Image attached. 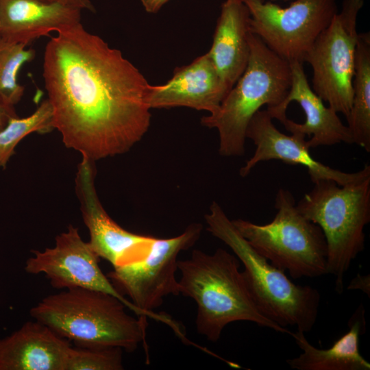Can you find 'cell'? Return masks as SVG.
<instances>
[{"mask_svg":"<svg viewBox=\"0 0 370 370\" xmlns=\"http://www.w3.org/2000/svg\"><path fill=\"white\" fill-rule=\"evenodd\" d=\"M46 45L42 76L54 129L95 161L128 151L147 132L151 84L119 49L81 23Z\"/></svg>","mask_w":370,"mask_h":370,"instance_id":"cell-1","label":"cell"},{"mask_svg":"<svg viewBox=\"0 0 370 370\" xmlns=\"http://www.w3.org/2000/svg\"><path fill=\"white\" fill-rule=\"evenodd\" d=\"M239 267L238 258L221 248L212 254L195 249L189 259L177 261L180 294L197 304V332L214 343L227 325L245 321L291 334L259 310Z\"/></svg>","mask_w":370,"mask_h":370,"instance_id":"cell-2","label":"cell"},{"mask_svg":"<svg viewBox=\"0 0 370 370\" xmlns=\"http://www.w3.org/2000/svg\"><path fill=\"white\" fill-rule=\"evenodd\" d=\"M116 297L99 291L72 288L46 296L31 317L61 337L82 347H120L147 352V318H135Z\"/></svg>","mask_w":370,"mask_h":370,"instance_id":"cell-3","label":"cell"},{"mask_svg":"<svg viewBox=\"0 0 370 370\" xmlns=\"http://www.w3.org/2000/svg\"><path fill=\"white\" fill-rule=\"evenodd\" d=\"M205 220L208 231L227 245L243 264L247 285L262 314L284 328L293 326L304 333L312 330L320 306L319 291L295 284L284 271L258 253L217 202L212 203Z\"/></svg>","mask_w":370,"mask_h":370,"instance_id":"cell-4","label":"cell"},{"mask_svg":"<svg viewBox=\"0 0 370 370\" xmlns=\"http://www.w3.org/2000/svg\"><path fill=\"white\" fill-rule=\"evenodd\" d=\"M296 204L299 212L321 229L327 244L328 274L335 277V290L344 289L343 278L365 248V227L370 221V171L344 185L321 180Z\"/></svg>","mask_w":370,"mask_h":370,"instance_id":"cell-5","label":"cell"},{"mask_svg":"<svg viewBox=\"0 0 370 370\" xmlns=\"http://www.w3.org/2000/svg\"><path fill=\"white\" fill-rule=\"evenodd\" d=\"M248 39L250 56L246 69L219 109L201 120L203 125L217 130L219 153L223 156L244 153L246 131L254 115L263 106H279L291 85L290 63L269 49L251 32Z\"/></svg>","mask_w":370,"mask_h":370,"instance_id":"cell-6","label":"cell"},{"mask_svg":"<svg viewBox=\"0 0 370 370\" xmlns=\"http://www.w3.org/2000/svg\"><path fill=\"white\" fill-rule=\"evenodd\" d=\"M275 208L277 212L268 223L242 219L232 223L258 253L292 278L328 274L327 244L320 227L299 212L288 190H278Z\"/></svg>","mask_w":370,"mask_h":370,"instance_id":"cell-7","label":"cell"},{"mask_svg":"<svg viewBox=\"0 0 370 370\" xmlns=\"http://www.w3.org/2000/svg\"><path fill=\"white\" fill-rule=\"evenodd\" d=\"M202 231L199 223L190 225L181 234L169 238H153L146 256L132 264L114 268L106 275L116 289L147 317L169 325L182 340L186 341L180 325L164 314L153 310L169 295H178L175 278L177 256L192 247Z\"/></svg>","mask_w":370,"mask_h":370,"instance_id":"cell-8","label":"cell"},{"mask_svg":"<svg viewBox=\"0 0 370 370\" xmlns=\"http://www.w3.org/2000/svg\"><path fill=\"white\" fill-rule=\"evenodd\" d=\"M250 32L289 63L304 58L338 13L336 0H293L286 8L264 0H243Z\"/></svg>","mask_w":370,"mask_h":370,"instance_id":"cell-9","label":"cell"},{"mask_svg":"<svg viewBox=\"0 0 370 370\" xmlns=\"http://www.w3.org/2000/svg\"><path fill=\"white\" fill-rule=\"evenodd\" d=\"M25 265L32 275L43 274L57 289L84 288L110 294L121 300L138 317L147 316L114 288L99 265V256L78 229L70 225L56 237L55 245L42 251H32Z\"/></svg>","mask_w":370,"mask_h":370,"instance_id":"cell-10","label":"cell"},{"mask_svg":"<svg viewBox=\"0 0 370 370\" xmlns=\"http://www.w3.org/2000/svg\"><path fill=\"white\" fill-rule=\"evenodd\" d=\"M338 13L304 58L312 70L313 91L346 118L353 98L357 35L349 33Z\"/></svg>","mask_w":370,"mask_h":370,"instance_id":"cell-11","label":"cell"},{"mask_svg":"<svg viewBox=\"0 0 370 370\" xmlns=\"http://www.w3.org/2000/svg\"><path fill=\"white\" fill-rule=\"evenodd\" d=\"M94 162L82 157L75 177V190L90 235L88 243L113 269L136 262L146 256L153 237L132 233L110 218L96 191Z\"/></svg>","mask_w":370,"mask_h":370,"instance_id":"cell-12","label":"cell"},{"mask_svg":"<svg viewBox=\"0 0 370 370\" xmlns=\"http://www.w3.org/2000/svg\"><path fill=\"white\" fill-rule=\"evenodd\" d=\"M291 85L284 101L278 106L267 108L273 119L280 121L291 134L310 137L308 147L330 146L341 143L353 144L347 125L338 113L313 91L309 85L303 63H290Z\"/></svg>","mask_w":370,"mask_h":370,"instance_id":"cell-13","label":"cell"},{"mask_svg":"<svg viewBox=\"0 0 370 370\" xmlns=\"http://www.w3.org/2000/svg\"><path fill=\"white\" fill-rule=\"evenodd\" d=\"M246 138L253 141L256 149L254 155L241 168L239 173L242 177L247 176L260 162L271 160L305 166L313 183L321 180H332L344 185L370 171V165L366 164L357 172L346 173L315 160L310 154L306 137L281 132L273 123L267 109L260 110L254 115L248 125Z\"/></svg>","mask_w":370,"mask_h":370,"instance_id":"cell-14","label":"cell"},{"mask_svg":"<svg viewBox=\"0 0 370 370\" xmlns=\"http://www.w3.org/2000/svg\"><path fill=\"white\" fill-rule=\"evenodd\" d=\"M228 92L207 52L176 68L166 84L151 85L149 105L151 109L183 106L212 114Z\"/></svg>","mask_w":370,"mask_h":370,"instance_id":"cell-15","label":"cell"},{"mask_svg":"<svg viewBox=\"0 0 370 370\" xmlns=\"http://www.w3.org/2000/svg\"><path fill=\"white\" fill-rule=\"evenodd\" d=\"M81 11L60 1L0 0V38L28 45L81 23Z\"/></svg>","mask_w":370,"mask_h":370,"instance_id":"cell-16","label":"cell"},{"mask_svg":"<svg viewBox=\"0 0 370 370\" xmlns=\"http://www.w3.org/2000/svg\"><path fill=\"white\" fill-rule=\"evenodd\" d=\"M70 341L34 320L0 338V370H65Z\"/></svg>","mask_w":370,"mask_h":370,"instance_id":"cell-17","label":"cell"},{"mask_svg":"<svg viewBox=\"0 0 370 370\" xmlns=\"http://www.w3.org/2000/svg\"><path fill=\"white\" fill-rule=\"evenodd\" d=\"M250 14L239 0H226L215 28L208 53L230 91L247 68L250 56L248 36Z\"/></svg>","mask_w":370,"mask_h":370,"instance_id":"cell-18","label":"cell"},{"mask_svg":"<svg viewBox=\"0 0 370 370\" xmlns=\"http://www.w3.org/2000/svg\"><path fill=\"white\" fill-rule=\"evenodd\" d=\"M349 330L328 349H319L306 339L304 332L291 333L303 351L297 357L286 360L296 370H369L370 363L361 355L360 336L365 331V308L361 304L348 322Z\"/></svg>","mask_w":370,"mask_h":370,"instance_id":"cell-19","label":"cell"},{"mask_svg":"<svg viewBox=\"0 0 370 370\" xmlns=\"http://www.w3.org/2000/svg\"><path fill=\"white\" fill-rule=\"evenodd\" d=\"M347 120L353 143L370 152V36L358 34L355 50L352 104Z\"/></svg>","mask_w":370,"mask_h":370,"instance_id":"cell-20","label":"cell"},{"mask_svg":"<svg viewBox=\"0 0 370 370\" xmlns=\"http://www.w3.org/2000/svg\"><path fill=\"white\" fill-rule=\"evenodd\" d=\"M27 46L0 38V103L5 106L14 107L24 94L25 87L17 82V75L36 54L33 49H26Z\"/></svg>","mask_w":370,"mask_h":370,"instance_id":"cell-21","label":"cell"},{"mask_svg":"<svg viewBox=\"0 0 370 370\" xmlns=\"http://www.w3.org/2000/svg\"><path fill=\"white\" fill-rule=\"evenodd\" d=\"M54 130L53 111L47 99L29 116L11 117L0 131V168H5L18 143L32 132L47 133Z\"/></svg>","mask_w":370,"mask_h":370,"instance_id":"cell-22","label":"cell"},{"mask_svg":"<svg viewBox=\"0 0 370 370\" xmlns=\"http://www.w3.org/2000/svg\"><path fill=\"white\" fill-rule=\"evenodd\" d=\"M120 347H71L65 370L123 369Z\"/></svg>","mask_w":370,"mask_h":370,"instance_id":"cell-23","label":"cell"},{"mask_svg":"<svg viewBox=\"0 0 370 370\" xmlns=\"http://www.w3.org/2000/svg\"><path fill=\"white\" fill-rule=\"evenodd\" d=\"M363 4L364 0H343L341 11L338 13L343 25L352 34H358L357 16Z\"/></svg>","mask_w":370,"mask_h":370,"instance_id":"cell-24","label":"cell"},{"mask_svg":"<svg viewBox=\"0 0 370 370\" xmlns=\"http://www.w3.org/2000/svg\"><path fill=\"white\" fill-rule=\"evenodd\" d=\"M348 290H360L370 296V275L358 274L352 280L347 288Z\"/></svg>","mask_w":370,"mask_h":370,"instance_id":"cell-25","label":"cell"},{"mask_svg":"<svg viewBox=\"0 0 370 370\" xmlns=\"http://www.w3.org/2000/svg\"><path fill=\"white\" fill-rule=\"evenodd\" d=\"M17 116L14 107L5 106L0 103V131L5 127L9 119Z\"/></svg>","mask_w":370,"mask_h":370,"instance_id":"cell-26","label":"cell"},{"mask_svg":"<svg viewBox=\"0 0 370 370\" xmlns=\"http://www.w3.org/2000/svg\"><path fill=\"white\" fill-rule=\"evenodd\" d=\"M169 0H140L146 12L156 13Z\"/></svg>","mask_w":370,"mask_h":370,"instance_id":"cell-27","label":"cell"},{"mask_svg":"<svg viewBox=\"0 0 370 370\" xmlns=\"http://www.w3.org/2000/svg\"><path fill=\"white\" fill-rule=\"evenodd\" d=\"M68 5L77 8L81 10H87L95 12V8L90 0H66Z\"/></svg>","mask_w":370,"mask_h":370,"instance_id":"cell-28","label":"cell"},{"mask_svg":"<svg viewBox=\"0 0 370 370\" xmlns=\"http://www.w3.org/2000/svg\"><path fill=\"white\" fill-rule=\"evenodd\" d=\"M45 1H60V2H62V3H64L67 4L66 2V0H45Z\"/></svg>","mask_w":370,"mask_h":370,"instance_id":"cell-29","label":"cell"},{"mask_svg":"<svg viewBox=\"0 0 370 370\" xmlns=\"http://www.w3.org/2000/svg\"><path fill=\"white\" fill-rule=\"evenodd\" d=\"M239 1H243V0H239ZM271 1H292L293 0H271Z\"/></svg>","mask_w":370,"mask_h":370,"instance_id":"cell-30","label":"cell"}]
</instances>
